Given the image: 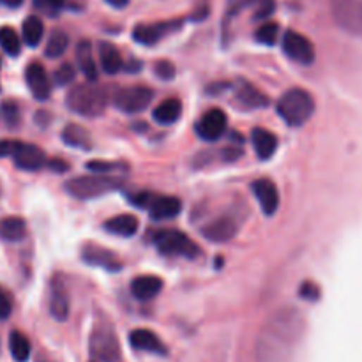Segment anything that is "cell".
Wrapping results in <instances>:
<instances>
[{
    "instance_id": "obj_1",
    "label": "cell",
    "mask_w": 362,
    "mask_h": 362,
    "mask_svg": "<svg viewBox=\"0 0 362 362\" xmlns=\"http://www.w3.org/2000/svg\"><path fill=\"white\" fill-rule=\"evenodd\" d=\"M306 318L295 308H280L260 329L255 343L256 362H292L304 339Z\"/></svg>"
},
{
    "instance_id": "obj_2",
    "label": "cell",
    "mask_w": 362,
    "mask_h": 362,
    "mask_svg": "<svg viewBox=\"0 0 362 362\" xmlns=\"http://www.w3.org/2000/svg\"><path fill=\"white\" fill-rule=\"evenodd\" d=\"M111 97L113 96H110V90L106 87L89 82L73 87L65 97V104L73 113L87 118H96L104 113Z\"/></svg>"
},
{
    "instance_id": "obj_3",
    "label": "cell",
    "mask_w": 362,
    "mask_h": 362,
    "mask_svg": "<svg viewBox=\"0 0 362 362\" xmlns=\"http://www.w3.org/2000/svg\"><path fill=\"white\" fill-rule=\"evenodd\" d=\"M315 113V99L304 89H290L277 101V115L292 127H301Z\"/></svg>"
},
{
    "instance_id": "obj_4",
    "label": "cell",
    "mask_w": 362,
    "mask_h": 362,
    "mask_svg": "<svg viewBox=\"0 0 362 362\" xmlns=\"http://www.w3.org/2000/svg\"><path fill=\"white\" fill-rule=\"evenodd\" d=\"M152 244L161 255L166 256H180V258L193 260L200 255V248L180 230H158L152 235Z\"/></svg>"
},
{
    "instance_id": "obj_5",
    "label": "cell",
    "mask_w": 362,
    "mask_h": 362,
    "mask_svg": "<svg viewBox=\"0 0 362 362\" xmlns=\"http://www.w3.org/2000/svg\"><path fill=\"white\" fill-rule=\"evenodd\" d=\"M118 186H120V179H117V177L94 173V175L71 179L65 184V191L76 200H94V198H99L110 191L117 189Z\"/></svg>"
},
{
    "instance_id": "obj_6",
    "label": "cell",
    "mask_w": 362,
    "mask_h": 362,
    "mask_svg": "<svg viewBox=\"0 0 362 362\" xmlns=\"http://www.w3.org/2000/svg\"><path fill=\"white\" fill-rule=\"evenodd\" d=\"M90 351L101 362H117L120 358V344L111 323H96L90 336Z\"/></svg>"
},
{
    "instance_id": "obj_7",
    "label": "cell",
    "mask_w": 362,
    "mask_h": 362,
    "mask_svg": "<svg viewBox=\"0 0 362 362\" xmlns=\"http://www.w3.org/2000/svg\"><path fill=\"white\" fill-rule=\"evenodd\" d=\"M330 13L341 30L362 36V0H330Z\"/></svg>"
},
{
    "instance_id": "obj_8",
    "label": "cell",
    "mask_w": 362,
    "mask_h": 362,
    "mask_svg": "<svg viewBox=\"0 0 362 362\" xmlns=\"http://www.w3.org/2000/svg\"><path fill=\"white\" fill-rule=\"evenodd\" d=\"M111 99H113L115 108H118L124 113H138V111H144L145 108L151 106L154 92L144 85L126 87V89H118Z\"/></svg>"
},
{
    "instance_id": "obj_9",
    "label": "cell",
    "mask_w": 362,
    "mask_h": 362,
    "mask_svg": "<svg viewBox=\"0 0 362 362\" xmlns=\"http://www.w3.org/2000/svg\"><path fill=\"white\" fill-rule=\"evenodd\" d=\"M283 51L290 61L297 62V64L309 65L315 61V46L311 41L302 34L295 32V30H287L283 36Z\"/></svg>"
},
{
    "instance_id": "obj_10",
    "label": "cell",
    "mask_w": 362,
    "mask_h": 362,
    "mask_svg": "<svg viewBox=\"0 0 362 362\" xmlns=\"http://www.w3.org/2000/svg\"><path fill=\"white\" fill-rule=\"evenodd\" d=\"M226 123H228V118H226L225 111H221L219 108H212L198 120L194 126V133L204 142H216L225 135Z\"/></svg>"
},
{
    "instance_id": "obj_11",
    "label": "cell",
    "mask_w": 362,
    "mask_h": 362,
    "mask_svg": "<svg viewBox=\"0 0 362 362\" xmlns=\"http://www.w3.org/2000/svg\"><path fill=\"white\" fill-rule=\"evenodd\" d=\"M239 230V223L232 216H221L201 228V235L214 244H225L235 237Z\"/></svg>"
},
{
    "instance_id": "obj_12",
    "label": "cell",
    "mask_w": 362,
    "mask_h": 362,
    "mask_svg": "<svg viewBox=\"0 0 362 362\" xmlns=\"http://www.w3.org/2000/svg\"><path fill=\"white\" fill-rule=\"evenodd\" d=\"M13 161L23 172H37V170H41L48 163L46 156H44V152L39 147L30 144H22V142H18V145H16Z\"/></svg>"
},
{
    "instance_id": "obj_13",
    "label": "cell",
    "mask_w": 362,
    "mask_h": 362,
    "mask_svg": "<svg viewBox=\"0 0 362 362\" xmlns=\"http://www.w3.org/2000/svg\"><path fill=\"white\" fill-rule=\"evenodd\" d=\"M82 258L85 260L89 266L103 267V269L113 270V273L120 270V267H123V262H120V258H118L113 251L97 244H87L85 248L82 249Z\"/></svg>"
},
{
    "instance_id": "obj_14",
    "label": "cell",
    "mask_w": 362,
    "mask_h": 362,
    "mask_svg": "<svg viewBox=\"0 0 362 362\" xmlns=\"http://www.w3.org/2000/svg\"><path fill=\"white\" fill-rule=\"evenodd\" d=\"M50 313L58 322H65L69 318V292L64 280L55 276L50 285Z\"/></svg>"
},
{
    "instance_id": "obj_15",
    "label": "cell",
    "mask_w": 362,
    "mask_h": 362,
    "mask_svg": "<svg viewBox=\"0 0 362 362\" xmlns=\"http://www.w3.org/2000/svg\"><path fill=\"white\" fill-rule=\"evenodd\" d=\"M27 85H29L30 92L37 101H46L51 94V83L48 78V73L39 62H32L27 65L25 71Z\"/></svg>"
},
{
    "instance_id": "obj_16",
    "label": "cell",
    "mask_w": 362,
    "mask_h": 362,
    "mask_svg": "<svg viewBox=\"0 0 362 362\" xmlns=\"http://www.w3.org/2000/svg\"><path fill=\"white\" fill-rule=\"evenodd\" d=\"M253 194L258 200L260 207H262V212L266 216L276 214L277 207H280V191H277L276 184L273 180L260 179L256 180L251 186Z\"/></svg>"
},
{
    "instance_id": "obj_17",
    "label": "cell",
    "mask_w": 362,
    "mask_h": 362,
    "mask_svg": "<svg viewBox=\"0 0 362 362\" xmlns=\"http://www.w3.org/2000/svg\"><path fill=\"white\" fill-rule=\"evenodd\" d=\"M149 214L156 221H168L177 218L182 211V201L175 196H152L151 204L147 207Z\"/></svg>"
},
{
    "instance_id": "obj_18",
    "label": "cell",
    "mask_w": 362,
    "mask_h": 362,
    "mask_svg": "<svg viewBox=\"0 0 362 362\" xmlns=\"http://www.w3.org/2000/svg\"><path fill=\"white\" fill-rule=\"evenodd\" d=\"M180 23H170V22H163V23H151V25H137L133 30V39L137 43L145 44V46H152V44L159 43L161 37H165L170 30L177 29Z\"/></svg>"
},
{
    "instance_id": "obj_19",
    "label": "cell",
    "mask_w": 362,
    "mask_h": 362,
    "mask_svg": "<svg viewBox=\"0 0 362 362\" xmlns=\"http://www.w3.org/2000/svg\"><path fill=\"white\" fill-rule=\"evenodd\" d=\"M130 343L135 350L149 351V354H156V355L168 354V350H166V347L163 344V341L149 329L133 330V332L130 334Z\"/></svg>"
},
{
    "instance_id": "obj_20",
    "label": "cell",
    "mask_w": 362,
    "mask_h": 362,
    "mask_svg": "<svg viewBox=\"0 0 362 362\" xmlns=\"http://www.w3.org/2000/svg\"><path fill=\"white\" fill-rule=\"evenodd\" d=\"M163 290V280L158 276H138L131 281V294L137 301L149 302Z\"/></svg>"
},
{
    "instance_id": "obj_21",
    "label": "cell",
    "mask_w": 362,
    "mask_h": 362,
    "mask_svg": "<svg viewBox=\"0 0 362 362\" xmlns=\"http://www.w3.org/2000/svg\"><path fill=\"white\" fill-rule=\"evenodd\" d=\"M76 62H78V69L83 73V76L90 83L96 82L99 71H97V62L94 58V50L90 41H80L78 46H76Z\"/></svg>"
},
{
    "instance_id": "obj_22",
    "label": "cell",
    "mask_w": 362,
    "mask_h": 362,
    "mask_svg": "<svg viewBox=\"0 0 362 362\" xmlns=\"http://www.w3.org/2000/svg\"><path fill=\"white\" fill-rule=\"evenodd\" d=\"M97 54H99L101 68H103V71L106 75H117L126 65L123 61V55L117 50V46H113L108 41H101L99 46H97Z\"/></svg>"
},
{
    "instance_id": "obj_23",
    "label": "cell",
    "mask_w": 362,
    "mask_h": 362,
    "mask_svg": "<svg viewBox=\"0 0 362 362\" xmlns=\"http://www.w3.org/2000/svg\"><path fill=\"white\" fill-rule=\"evenodd\" d=\"M182 115V103L177 97H170V99L163 101L152 111V118L154 123L161 124V126H172Z\"/></svg>"
},
{
    "instance_id": "obj_24",
    "label": "cell",
    "mask_w": 362,
    "mask_h": 362,
    "mask_svg": "<svg viewBox=\"0 0 362 362\" xmlns=\"http://www.w3.org/2000/svg\"><path fill=\"white\" fill-rule=\"evenodd\" d=\"M251 142H253V147H255L256 156H258L262 161H267V159L273 158L274 152H276L277 149L276 135L263 130V127H256V130H253Z\"/></svg>"
},
{
    "instance_id": "obj_25",
    "label": "cell",
    "mask_w": 362,
    "mask_h": 362,
    "mask_svg": "<svg viewBox=\"0 0 362 362\" xmlns=\"http://www.w3.org/2000/svg\"><path fill=\"white\" fill-rule=\"evenodd\" d=\"M138 226H140V223H138L137 216L133 214H118L104 223V230H106L108 233H113V235L118 237L137 235Z\"/></svg>"
},
{
    "instance_id": "obj_26",
    "label": "cell",
    "mask_w": 362,
    "mask_h": 362,
    "mask_svg": "<svg viewBox=\"0 0 362 362\" xmlns=\"http://www.w3.org/2000/svg\"><path fill=\"white\" fill-rule=\"evenodd\" d=\"M62 142L68 147L80 149V151H89L92 147V137H90V133L83 126H78V124H68L62 130Z\"/></svg>"
},
{
    "instance_id": "obj_27",
    "label": "cell",
    "mask_w": 362,
    "mask_h": 362,
    "mask_svg": "<svg viewBox=\"0 0 362 362\" xmlns=\"http://www.w3.org/2000/svg\"><path fill=\"white\" fill-rule=\"evenodd\" d=\"M237 101H239L242 106L246 108H266L269 104V97L258 90L256 87H253L251 83H246L242 82L237 89Z\"/></svg>"
},
{
    "instance_id": "obj_28",
    "label": "cell",
    "mask_w": 362,
    "mask_h": 362,
    "mask_svg": "<svg viewBox=\"0 0 362 362\" xmlns=\"http://www.w3.org/2000/svg\"><path fill=\"white\" fill-rule=\"evenodd\" d=\"M27 235V223L18 216H9V218L0 219V239L8 242H20Z\"/></svg>"
},
{
    "instance_id": "obj_29",
    "label": "cell",
    "mask_w": 362,
    "mask_h": 362,
    "mask_svg": "<svg viewBox=\"0 0 362 362\" xmlns=\"http://www.w3.org/2000/svg\"><path fill=\"white\" fill-rule=\"evenodd\" d=\"M9 350L16 362H27L30 358V351H32L29 337L20 330H13L9 334Z\"/></svg>"
},
{
    "instance_id": "obj_30",
    "label": "cell",
    "mask_w": 362,
    "mask_h": 362,
    "mask_svg": "<svg viewBox=\"0 0 362 362\" xmlns=\"http://www.w3.org/2000/svg\"><path fill=\"white\" fill-rule=\"evenodd\" d=\"M22 34H23V41L27 43V46L36 48L44 36L43 22H41L37 16H29V18L23 22Z\"/></svg>"
},
{
    "instance_id": "obj_31",
    "label": "cell",
    "mask_w": 362,
    "mask_h": 362,
    "mask_svg": "<svg viewBox=\"0 0 362 362\" xmlns=\"http://www.w3.org/2000/svg\"><path fill=\"white\" fill-rule=\"evenodd\" d=\"M0 48L9 55V57H18L22 51V41L11 27H0Z\"/></svg>"
},
{
    "instance_id": "obj_32",
    "label": "cell",
    "mask_w": 362,
    "mask_h": 362,
    "mask_svg": "<svg viewBox=\"0 0 362 362\" xmlns=\"http://www.w3.org/2000/svg\"><path fill=\"white\" fill-rule=\"evenodd\" d=\"M69 46V36L62 30H55L51 32L50 39H48L46 48H44V54H46L48 58H57L61 55L65 54Z\"/></svg>"
},
{
    "instance_id": "obj_33",
    "label": "cell",
    "mask_w": 362,
    "mask_h": 362,
    "mask_svg": "<svg viewBox=\"0 0 362 362\" xmlns=\"http://www.w3.org/2000/svg\"><path fill=\"white\" fill-rule=\"evenodd\" d=\"M0 120L8 127L15 130L22 123V111H20L18 103L15 101H4L0 104Z\"/></svg>"
},
{
    "instance_id": "obj_34",
    "label": "cell",
    "mask_w": 362,
    "mask_h": 362,
    "mask_svg": "<svg viewBox=\"0 0 362 362\" xmlns=\"http://www.w3.org/2000/svg\"><path fill=\"white\" fill-rule=\"evenodd\" d=\"M277 37H280V27L274 22L263 23L255 32V39L260 44H266V46H274L277 43Z\"/></svg>"
},
{
    "instance_id": "obj_35",
    "label": "cell",
    "mask_w": 362,
    "mask_h": 362,
    "mask_svg": "<svg viewBox=\"0 0 362 362\" xmlns=\"http://www.w3.org/2000/svg\"><path fill=\"white\" fill-rule=\"evenodd\" d=\"M65 0H34V6L36 9H39L41 13L48 16H55L62 11Z\"/></svg>"
},
{
    "instance_id": "obj_36",
    "label": "cell",
    "mask_w": 362,
    "mask_h": 362,
    "mask_svg": "<svg viewBox=\"0 0 362 362\" xmlns=\"http://www.w3.org/2000/svg\"><path fill=\"white\" fill-rule=\"evenodd\" d=\"M76 71L71 64H62L57 71L54 73V82L57 83L58 87H65L69 83L75 82Z\"/></svg>"
},
{
    "instance_id": "obj_37",
    "label": "cell",
    "mask_w": 362,
    "mask_h": 362,
    "mask_svg": "<svg viewBox=\"0 0 362 362\" xmlns=\"http://www.w3.org/2000/svg\"><path fill=\"white\" fill-rule=\"evenodd\" d=\"M87 168L92 170L94 173H101V175H108V173L115 172V170H123L124 166H123V165H118V163L90 161V163H87Z\"/></svg>"
},
{
    "instance_id": "obj_38",
    "label": "cell",
    "mask_w": 362,
    "mask_h": 362,
    "mask_svg": "<svg viewBox=\"0 0 362 362\" xmlns=\"http://www.w3.org/2000/svg\"><path fill=\"white\" fill-rule=\"evenodd\" d=\"M13 313V299L6 288L0 287V320H8Z\"/></svg>"
},
{
    "instance_id": "obj_39",
    "label": "cell",
    "mask_w": 362,
    "mask_h": 362,
    "mask_svg": "<svg viewBox=\"0 0 362 362\" xmlns=\"http://www.w3.org/2000/svg\"><path fill=\"white\" fill-rule=\"evenodd\" d=\"M276 9V2L274 0H260L258 9L255 13V20H267Z\"/></svg>"
},
{
    "instance_id": "obj_40",
    "label": "cell",
    "mask_w": 362,
    "mask_h": 362,
    "mask_svg": "<svg viewBox=\"0 0 362 362\" xmlns=\"http://www.w3.org/2000/svg\"><path fill=\"white\" fill-rule=\"evenodd\" d=\"M156 75L161 80H172L173 75H175V68H173L172 62L159 61L158 64H156Z\"/></svg>"
},
{
    "instance_id": "obj_41",
    "label": "cell",
    "mask_w": 362,
    "mask_h": 362,
    "mask_svg": "<svg viewBox=\"0 0 362 362\" xmlns=\"http://www.w3.org/2000/svg\"><path fill=\"white\" fill-rule=\"evenodd\" d=\"M318 295H320L318 287H316L315 283H311V281H306V283L301 287V297L306 299V301H316Z\"/></svg>"
},
{
    "instance_id": "obj_42",
    "label": "cell",
    "mask_w": 362,
    "mask_h": 362,
    "mask_svg": "<svg viewBox=\"0 0 362 362\" xmlns=\"http://www.w3.org/2000/svg\"><path fill=\"white\" fill-rule=\"evenodd\" d=\"M260 0H230V15H235V13L242 11L244 8L256 4Z\"/></svg>"
},
{
    "instance_id": "obj_43",
    "label": "cell",
    "mask_w": 362,
    "mask_h": 362,
    "mask_svg": "<svg viewBox=\"0 0 362 362\" xmlns=\"http://www.w3.org/2000/svg\"><path fill=\"white\" fill-rule=\"evenodd\" d=\"M18 142L15 140H0V158H8V156L15 154V149Z\"/></svg>"
},
{
    "instance_id": "obj_44",
    "label": "cell",
    "mask_w": 362,
    "mask_h": 362,
    "mask_svg": "<svg viewBox=\"0 0 362 362\" xmlns=\"http://www.w3.org/2000/svg\"><path fill=\"white\" fill-rule=\"evenodd\" d=\"M46 166H48V168H50V170H54V172H57V173L68 172V168H69L68 163L61 161V159H50V161L46 163Z\"/></svg>"
},
{
    "instance_id": "obj_45",
    "label": "cell",
    "mask_w": 362,
    "mask_h": 362,
    "mask_svg": "<svg viewBox=\"0 0 362 362\" xmlns=\"http://www.w3.org/2000/svg\"><path fill=\"white\" fill-rule=\"evenodd\" d=\"M0 4L6 6V8L16 9V8H20V6L23 4V0H0Z\"/></svg>"
},
{
    "instance_id": "obj_46",
    "label": "cell",
    "mask_w": 362,
    "mask_h": 362,
    "mask_svg": "<svg viewBox=\"0 0 362 362\" xmlns=\"http://www.w3.org/2000/svg\"><path fill=\"white\" fill-rule=\"evenodd\" d=\"M106 2L110 6H113V8H117V9H123V8H126L127 4H130V0H106Z\"/></svg>"
}]
</instances>
